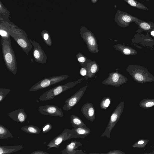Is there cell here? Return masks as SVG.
Segmentation results:
<instances>
[{
	"mask_svg": "<svg viewBox=\"0 0 154 154\" xmlns=\"http://www.w3.org/2000/svg\"><path fill=\"white\" fill-rule=\"evenodd\" d=\"M82 146V144L80 141L75 140H72L71 142L67 145L65 148L60 151L61 154H85L87 153L84 152L85 151L82 149H78L80 146Z\"/></svg>",
	"mask_w": 154,
	"mask_h": 154,
	"instance_id": "5bb4252c",
	"label": "cell"
},
{
	"mask_svg": "<svg viewBox=\"0 0 154 154\" xmlns=\"http://www.w3.org/2000/svg\"><path fill=\"white\" fill-rule=\"evenodd\" d=\"M23 146L19 145L12 146H0V154H10L22 150Z\"/></svg>",
	"mask_w": 154,
	"mask_h": 154,
	"instance_id": "ffe728a7",
	"label": "cell"
},
{
	"mask_svg": "<svg viewBox=\"0 0 154 154\" xmlns=\"http://www.w3.org/2000/svg\"><path fill=\"white\" fill-rule=\"evenodd\" d=\"M124 107V102L122 101L119 104L112 113L109 123L105 130L100 136H106L108 139L110 138V133L112 129L119 121L123 112Z\"/></svg>",
	"mask_w": 154,
	"mask_h": 154,
	"instance_id": "5b68a950",
	"label": "cell"
},
{
	"mask_svg": "<svg viewBox=\"0 0 154 154\" xmlns=\"http://www.w3.org/2000/svg\"><path fill=\"white\" fill-rule=\"evenodd\" d=\"M151 34L153 37H154V29L152 30L150 32Z\"/></svg>",
	"mask_w": 154,
	"mask_h": 154,
	"instance_id": "d590c367",
	"label": "cell"
},
{
	"mask_svg": "<svg viewBox=\"0 0 154 154\" xmlns=\"http://www.w3.org/2000/svg\"><path fill=\"white\" fill-rule=\"evenodd\" d=\"M82 113L88 120L93 122L95 119V111L92 103L87 102L84 104L81 109Z\"/></svg>",
	"mask_w": 154,
	"mask_h": 154,
	"instance_id": "9a60e30c",
	"label": "cell"
},
{
	"mask_svg": "<svg viewBox=\"0 0 154 154\" xmlns=\"http://www.w3.org/2000/svg\"><path fill=\"white\" fill-rule=\"evenodd\" d=\"M52 128L51 125L49 123H48L44 125L42 128V130L43 133H46L48 132Z\"/></svg>",
	"mask_w": 154,
	"mask_h": 154,
	"instance_id": "1f68e13d",
	"label": "cell"
},
{
	"mask_svg": "<svg viewBox=\"0 0 154 154\" xmlns=\"http://www.w3.org/2000/svg\"><path fill=\"white\" fill-rule=\"evenodd\" d=\"M72 129H65L60 134L54 137L47 144L48 146L47 150L52 148H58L62 142L72 138Z\"/></svg>",
	"mask_w": 154,
	"mask_h": 154,
	"instance_id": "9c48e42d",
	"label": "cell"
},
{
	"mask_svg": "<svg viewBox=\"0 0 154 154\" xmlns=\"http://www.w3.org/2000/svg\"><path fill=\"white\" fill-rule=\"evenodd\" d=\"M134 22L136 23L142 29L145 31H152L154 29V23L149 21H144L137 18Z\"/></svg>",
	"mask_w": 154,
	"mask_h": 154,
	"instance_id": "44dd1931",
	"label": "cell"
},
{
	"mask_svg": "<svg viewBox=\"0 0 154 154\" xmlns=\"http://www.w3.org/2000/svg\"><path fill=\"white\" fill-rule=\"evenodd\" d=\"M79 73L82 76H84V78L87 80V71L86 67H81Z\"/></svg>",
	"mask_w": 154,
	"mask_h": 154,
	"instance_id": "d6a6232c",
	"label": "cell"
},
{
	"mask_svg": "<svg viewBox=\"0 0 154 154\" xmlns=\"http://www.w3.org/2000/svg\"><path fill=\"white\" fill-rule=\"evenodd\" d=\"M72 131V138H81L84 139L87 137L91 132L90 129L87 127H80L73 128Z\"/></svg>",
	"mask_w": 154,
	"mask_h": 154,
	"instance_id": "e0dca14e",
	"label": "cell"
},
{
	"mask_svg": "<svg viewBox=\"0 0 154 154\" xmlns=\"http://www.w3.org/2000/svg\"><path fill=\"white\" fill-rule=\"evenodd\" d=\"M1 40L2 55L5 65L10 72L14 75H16L17 70V62L11 41L2 38Z\"/></svg>",
	"mask_w": 154,
	"mask_h": 154,
	"instance_id": "6da1fadb",
	"label": "cell"
},
{
	"mask_svg": "<svg viewBox=\"0 0 154 154\" xmlns=\"http://www.w3.org/2000/svg\"><path fill=\"white\" fill-rule=\"evenodd\" d=\"M100 154H125V153L123 152L120 150H111L108 152L106 153H100Z\"/></svg>",
	"mask_w": 154,
	"mask_h": 154,
	"instance_id": "836d02e7",
	"label": "cell"
},
{
	"mask_svg": "<svg viewBox=\"0 0 154 154\" xmlns=\"http://www.w3.org/2000/svg\"><path fill=\"white\" fill-rule=\"evenodd\" d=\"M83 80V78H81L76 81L57 86L42 94L39 97L38 100L41 101H45L52 99L63 92L70 88H73L76 85L80 83Z\"/></svg>",
	"mask_w": 154,
	"mask_h": 154,
	"instance_id": "3957f363",
	"label": "cell"
},
{
	"mask_svg": "<svg viewBox=\"0 0 154 154\" xmlns=\"http://www.w3.org/2000/svg\"><path fill=\"white\" fill-rule=\"evenodd\" d=\"M116 50L120 51L123 54L127 55H134L137 54V51L131 48L123 45L118 44L113 46Z\"/></svg>",
	"mask_w": 154,
	"mask_h": 154,
	"instance_id": "d6986e66",
	"label": "cell"
},
{
	"mask_svg": "<svg viewBox=\"0 0 154 154\" xmlns=\"http://www.w3.org/2000/svg\"><path fill=\"white\" fill-rule=\"evenodd\" d=\"M146 0V1H149V0Z\"/></svg>",
	"mask_w": 154,
	"mask_h": 154,
	"instance_id": "74e56055",
	"label": "cell"
},
{
	"mask_svg": "<svg viewBox=\"0 0 154 154\" xmlns=\"http://www.w3.org/2000/svg\"><path fill=\"white\" fill-rule=\"evenodd\" d=\"M69 76L62 75L43 79L33 85L29 89L30 91H36L59 83L67 79Z\"/></svg>",
	"mask_w": 154,
	"mask_h": 154,
	"instance_id": "8992f818",
	"label": "cell"
},
{
	"mask_svg": "<svg viewBox=\"0 0 154 154\" xmlns=\"http://www.w3.org/2000/svg\"><path fill=\"white\" fill-rule=\"evenodd\" d=\"M11 90L10 89L0 88V102H2L6 96L10 92Z\"/></svg>",
	"mask_w": 154,
	"mask_h": 154,
	"instance_id": "4dcf8cb0",
	"label": "cell"
},
{
	"mask_svg": "<svg viewBox=\"0 0 154 154\" xmlns=\"http://www.w3.org/2000/svg\"><path fill=\"white\" fill-rule=\"evenodd\" d=\"M34 47L33 55L35 61L38 63L44 64L46 62L47 56L39 44L35 40L29 39Z\"/></svg>",
	"mask_w": 154,
	"mask_h": 154,
	"instance_id": "7c38bea8",
	"label": "cell"
},
{
	"mask_svg": "<svg viewBox=\"0 0 154 154\" xmlns=\"http://www.w3.org/2000/svg\"><path fill=\"white\" fill-rule=\"evenodd\" d=\"M139 106L143 108L148 109L154 106V99L146 98L141 100Z\"/></svg>",
	"mask_w": 154,
	"mask_h": 154,
	"instance_id": "cb8c5ba5",
	"label": "cell"
},
{
	"mask_svg": "<svg viewBox=\"0 0 154 154\" xmlns=\"http://www.w3.org/2000/svg\"><path fill=\"white\" fill-rule=\"evenodd\" d=\"M149 140L146 139H141L134 144L132 147L133 148H137L140 149L143 148L147 145Z\"/></svg>",
	"mask_w": 154,
	"mask_h": 154,
	"instance_id": "f1b7e54d",
	"label": "cell"
},
{
	"mask_svg": "<svg viewBox=\"0 0 154 154\" xmlns=\"http://www.w3.org/2000/svg\"><path fill=\"white\" fill-rule=\"evenodd\" d=\"M70 121L72 126L74 128L87 127L81 119L75 115H71L70 117Z\"/></svg>",
	"mask_w": 154,
	"mask_h": 154,
	"instance_id": "7402d4cb",
	"label": "cell"
},
{
	"mask_svg": "<svg viewBox=\"0 0 154 154\" xmlns=\"http://www.w3.org/2000/svg\"><path fill=\"white\" fill-rule=\"evenodd\" d=\"M126 71L137 82L143 83L154 82V76L145 67L137 65H130Z\"/></svg>",
	"mask_w": 154,
	"mask_h": 154,
	"instance_id": "7a4b0ae2",
	"label": "cell"
},
{
	"mask_svg": "<svg viewBox=\"0 0 154 154\" xmlns=\"http://www.w3.org/2000/svg\"><path fill=\"white\" fill-rule=\"evenodd\" d=\"M41 35L45 43L49 46H51L52 45V41L48 33L46 31L43 32L41 33Z\"/></svg>",
	"mask_w": 154,
	"mask_h": 154,
	"instance_id": "f546056e",
	"label": "cell"
},
{
	"mask_svg": "<svg viewBox=\"0 0 154 154\" xmlns=\"http://www.w3.org/2000/svg\"><path fill=\"white\" fill-rule=\"evenodd\" d=\"M76 57L78 62L82 67H86L90 60L80 52L78 53Z\"/></svg>",
	"mask_w": 154,
	"mask_h": 154,
	"instance_id": "4316f807",
	"label": "cell"
},
{
	"mask_svg": "<svg viewBox=\"0 0 154 154\" xmlns=\"http://www.w3.org/2000/svg\"><path fill=\"white\" fill-rule=\"evenodd\" d=\"M111 100L110 97H105L101 100L100 103V107L101 109L106 110L110 105Z\"/></svg>",
	"mask_w": 154,
	"mask_h": 154,
	"instance_id": "83f0119b",
	"label": "cell"
},
{
	"mask_svg": "<svg viewBox=\"0 0 154 154\" xmlns=\"http://www.w3.org/2000/svg\"><path fill=\"white\" fill-rule=\"evenodd\" d=\"M128 79L118 71L110 73L108 76L102 82L103 85L119 87L126 83Z\"/></svg>",
	"mask_w": 154,
	"mask_h": 154,
	"instance_id": "ba28073f",
	"label": "cell"
},
{
	"mask_svg": "<svg viewBox=\"0 0 154 154\" xmlns=\"http://www.w3.org/2000/svg\"><path fill=\"white\" fill-rule=\"evenodd\" d=\"M131 6L144 10H148V8L144 5L135 0H124Z\"/></svg>",
	"mask_w": 154,
	"mask_h": 154,
	"instance_id": "484cf974",
	"label": "cell"
},
{
	"mask_svg": "<svg viewBox=\"0 0 154 154\" xmlns=\"http://www.w3.org/2000/svg\"><path fill=\"white\" fill-rule=\"evenodd\" d=\"M86 67L87 71V80L88 78H91L95 76L99 69V65L95 61L91 60Z\"/></svg>",
	"mask_w": 154,
	"mask_h": 154,
	"instance_id": "ac0fdd59",
	"label": "cell"
},
{
	"mask_svg": "<svg viewBox=\"0 0 154 154\" xmlns=\"http://www.w3.org/2000/svg\"><path fill=\"white\" fill-rule=\"evenodd\" d=\"M98 0H91L92 2L93 3H95Z\"/></svg>",
	"mask_w": 154,
	"mask_h": 154,
	"instance_id": "8d00e7d4",
	"label": "cell"
},
{
	"mask_svg": "<svg viewBox=\"0 0 154 154\" xmlns=\"http://www.w3.org/2000/svg\"><path fill=\"white\" fill-rule=\"evenodd\" d=\"M31 154H49V153L43 151L37 150L32 152Z\"/></svg>",
	"mask_w": 154,
	"mask_h": 154,
	"instance_id": "e575fe53",
	"label": "cell"
},
{
	"mask_svg": "<svg viewBox=\"0 0 154 154\" xmlns=\"http://www.w3.org/2000/svg\"><path fill=\"white\" fill-rule=\"evenodd\" d=\"M13 137V136L8 130L3 125L0 124V139Z\"/></svg>",
	"mask_w": 154,
	"mask_h": 154,
	"instance_id": "d4e9b609",
	"label": "cell"
},
{
	"mask_svg": "<svg viewBox=\"0 0 154 154\" xmlns=\"http://www.w3.org/2000/svg\"><path fill=\"white\" fill-rule=\"evenodd\" d=\"M80 32L82 38L86 44L89 51L93 53H98L97 42L93 33L84 26L81 27Z\"/></svg>",
	"mask_w": 154,
	"mask_h": 154,
	"instance_id": "277c9868",
	"label": "cell"
},
{
	"mask_svg": "<svg viewBox=\"0 0 154 154\" xmlns=\"http://www.w3.org/2000/svg\"><path fill=\"white\" fill-rule=\"evenodd\" d=\"M10 36L15 40L23 50L28 55L32 48V46L28 38L27 35L25 33L19 31H10Z\"/></svg>",
	"mask_w": 154,
	"mask_h": 154,
	"instance_id": "52a82bcc",
	"label": "cell"
},
{
	"mask_svg": "<svg viewBox=\"0 0 154 154\" xmlns=\"http://www.w3.org/2000/svg\"><path fill=\"white\" fill-rule=\"evenodd\" d=\"M21 129L26 133L32 134H38L41 131L38 127L32 125L23 126Z\"/></svg>",
	"mask_w": 154,
	"mask_h": 154,
	"instance_id": "603a6c76",
	"label": "cell"
},
{
	"mask_svg": "<svg viewBox=\"0 0 154 154\" xmlns=\"http://www.w3.org/2000/svg\"><path fill=\"white\" fill-rule=\"evenodd\" d=\"M38 111L42 114L45 116L62 117L63 116L62 109L58 106L54 105L40 106Z\"/></svg>",
	"mask_w": 154,
	"mask_h": 154,
	"instance_id": "4fadbf2b",
	"label": "cell"
},
{
	"mask_svg": "<svg viewBox=\"0 0 154 154\" xmlns=\"http://www.w3.org/2000/svg\"><path fill=\"white\" fill-rule=\"evenodd\" d=\"M137 18L119 10L116 14L115 20L118 26L125 27L128 26L130 23L134 22Z\"/></svg>",
	"mask_w": 154,
	"mask_h": 154,
	"instance_id": "8fae6325",
	"label": "cell"
},
{
	"mask_svg": "<svg viewBox=\"0 0 154 154\" xmlns=\"http://www.w3.org/2000/svg\"><path fill=\"white\" fill-rule=\"evenodd\" d=\"M88 85L80 88L72 95L65 101L63 109L65 111H69L74 107L79 101L87 89Z\"/></svg>",
	"mask_w": 154,
	"mask_h": 154,
	"instance_id": "30bf717a",
	"label": "cell"
},
{
	"mask_svg": "<svg viewBox=\"0 0 154 154\" xmlns=\"http://www.w3.org/2000/svg\"><path fill=\"white\" fill-rule=\"evenodd\" d=\"M8 116L13 120L18 123L24 122L27 115L23 109L13 111L8 114Z\"/></svg>",
	"mask_w": 154,
	"mask_h": 154,
	"instance_id": "2e32d148",
	"label": "cell"
}]
</instances>
